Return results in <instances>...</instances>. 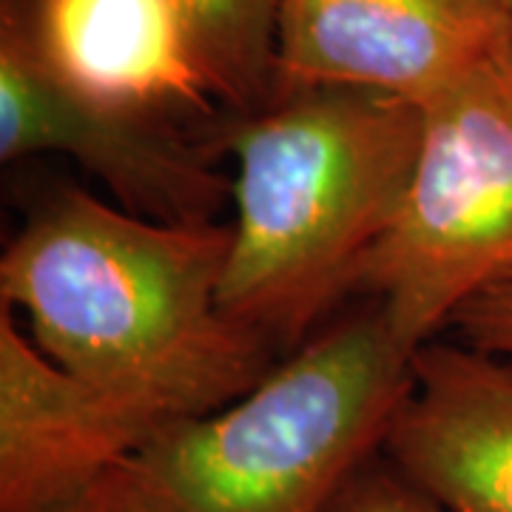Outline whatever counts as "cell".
Listing matches in <instances>:
<instances>
[{
    "mask_svg": "<svg viewBox=\"0 0 512 512\" xmlns=\"http://www.w3.org/2000/svg\"><path fill=\"white\" fill-rule=\"evenodd\" d=\"M228 248L231 222L146 220L57 185L0 256V299L77 379L163 421L200 416L276 365L220 308Z\"/></svg>",
    "mask_w": 512,
    "mask_h": 512,
    "instance_id": "cell-1",
    "label": "cell"
},
{
    "mask_svg": "<svg viewBox=\"0 0 512 512\" xmlns=\"http://www.w3.org/2000/svg\"><path fill=\"white\" fill-rule=\"evenodd\" d=\"M421 106L365 89H299L231 117V248L220 308L274 350L356 293L399 217L421 146Z\"/></svg>",
    "mask_w": 512,
    "mask_h": 512,
    "instance_id": "cell-2",
    "label": "cell"
},
{
    "mask_svg": "<svg viewBox=\"0 0 512 512\" xmlns=\"http://www.w3.org/2000/svg\"><path fill=\"white\" fill-rule=\"evenodd\" d=\"M379 305L305 339L239 399L163 424L109 481L126 512H325L410 390Z\"/></svg>",
    "mask_w": 512,
    "mask_h": 512,
    "instance_id": "cell-3",
    "label": "cell"
},
{
    "mask_svg": "<svg viewBox=\"0 0 512 512\" xmlns=\"http://www.w3.org/2000/svg\"><path fill=\"white\" fill-rule=\"evenodd\" d=\"M421 117L399 217L356 285L410 353L512 276V43L430 97Z\"/></svg>",
    "mask_w": 512,
    "mask_h": 512,
    "instance_id": "cell-4",
    "label": "cell"
},
{
    "mask_svg": "<svg viewBox=\"0 0 512 512\" xmlns=\"http://www.w3.org/2000/svg\"><path fill=\"white\" fill-rule=\"evenodd\" d=\"M205 117L114 106L72 92L0 26V157L63 154L109 188L120 208L160 222H217L231 200L220 168L225 131Z\"/></svg>",
    "mask_w": 512,
    "mask_h": 512,
    "instance_id": "cell-5",
    "label": "cell"
},
{
    "mask_svg": "<svg viewBox=\"0 0 512 512\" xmlns=\"http://www.w3.org/2000/svg\"><path fill=\"white\" fill-rule=\"evenodd\" d=\"M507 43L501 0H282L279 94L333 86L424 106Z\"/></svg>",
    "mask_w": 512,
    "mask_h": 512,
    "instance_id": "cell-6",
    "label": "cell"
},
{
    "mask_svg": "<svg viewBox=\"0 0 512 512\" xmlns=\"http://www.w3.org/2000/svg\"><path fill=\"white\" fill-rule=\"evenodd\" d=\"M163 424L55 365L0 308V512H46L86 493Z\"/></svg>",
    "mask_w": 512,
    "mask_h": 512,
    "instance_id": "cell-7",
    "label": "cell"
},
{
    "mask_svg": "<svg viewBox=\"0 0 512 512\" xmlns=\"http://www.w3.org/2000/svg\"><path fill=\"white\" fill-rule=\"evenodd\" d=\"M382 456L450 512H512V359L439 339L413 350Z\"/></svg>",
    "mask_w": 512,
    "mask_h": 512,
    "instance_id": "cell-8",
    "label": "cell"
},
{
    "mask_svg": "<svg viewBox=\"0 0 512 512\" xmlns=\"http://www.w3.org/2000/svg\"><path fill=\"white\" fill-rule=\"evenodd\" d=\"M0 26L83 97L191 117L222 111L168 0H0Z\"/></svg>",
    "mask_w": 512,
    "mask_h": 512,
    "instance_id": "cell-9",
    "label": "cell"
},
{
    "mask_svg": "<svg viewBox=\"0 0 512 512\" xmlns=\"http://www.w3.org/2000/svg\"><path fill=\"white\" fill-rule=\"evenodd\" d=\"M183 23L208 92L231 117L279 97L276 23L282 0H168Z\"/></svg>",
    "mask_w": 512,
    "mask_h": 512,
    "instance_id": "cell-10",
    "label": "cell"
},
{
    "mask_svg": "<svg viewBox=\"0 0 512 512\" xmlns=\"http://www.w3.org/2000/svg\"><path fill=\"white\" fill-rule=\"evenodd\" d=\"M325 512H450L399 473L382 450L339 487Z\"/></svg>",
    "mask_w": 512,
    "mask_h": 512,
    "instance_id": "cell-11",
    "label": "cell"
},
{
    "mask_svg": "<svg viewBox=\"0 0 512 512\" xmlns=\"http://www.w3.org/2000/svg\"><path fill=\"white\" fill-rule=\"evenodd\" d=\"M450 328L458 330L464 345L512 359V276L467 302Z\"/></svg>",
    "mask_w": 512,
    "mask_h": 512,
    "instance_id": "cell-12",
    "label": "cell"
},
{
    "mask_svg": "<svg viewBox=\"0 0 512 512\" xmlns=\"http://www.w3.org/2000/svg\"><path fill=\"white\" fill-rule=\"evenodd\" d=\"M46 512H126L123 510V504H120V498L114 493V487H111L109 476L103 478V481H97L94 487H89L86 493L74 495L72 501H63V504H57L52 510Z\"/></svg>",
    "mask_w": 512,
    "mask_h": 512,
    "instance_id": "cell-13",
    "label": "cell"
},
{
    "mask_svg": "<svg viewBox=\"0 0 512 512\" xmlns=\"http://www.w3.org/2000/svg\"><path fill=\"white\" fill-rule=\"evenodd\" d=\"M504 3V12H507V20H510V29H512V0H501Z\"/></svg>",
    "mask_w": 512,
    "mask_h": 512,
    "instance_id": "cell-14",
    "label": "cell"
}]
</instances>
